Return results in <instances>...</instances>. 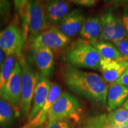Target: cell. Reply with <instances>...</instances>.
<instances>
[{"mask_svg":"<svg viewBox=\"0 0 128 128\" xmlns=\"http://www.w3.org/2000/svg\"><path fill=\"white\" fill-rule=\"evenodd\" d=\"M33 58L37 67L43 76L49 78L54 70V56L52 49L46 48H33Z\"/></svg>","mask_w":128,"mask_h":128,"instance_id":"5bb4252c","label":"cell"},{"mask_svg":"<svg viewBox=\"0 0 128 128\" xmlns=\"http://www.w3.org/2000/svg\"><path fill=\"white\" fill-rule=\"evenodd\" d=\"M22 70L17 60L10 77L5 84L0 95L12 104L17 116H20L21 94H22Z\"/></svg>","mask_w":128,"mask_h":128,"instance_id":"ba28073f","label":"cell"},{"mask_svg":"<svg viewBox=\"0 0 128 128\" xmlns=\"http://www.w3.org/2000/svg\"><path fill=\"white\" fill-rule=\"evenodd\" d=\"M113 44L119 51L122 59L128 61V37L119 41L114 42Z\"/></svg>","mask_w":128,"mask_h":128,"instance_id":"44dd1931","label":"cell"},{"mask_svg":"<svg viewBox=\"0 0 128 128\" xmlns=\"http://www.w3.org/2000/svg\"><path fill=\"white\" fill-rule=\"evenodd\" d=\"M123 108H124L127 110H128V98L126 100L125 102H124V104H123Z\"/></svg>","mask_w":128,"mask_h":128,"instance_id":"83f0119b","label":"cell"},{"mask_svg":"<svg viewBox=\"0 0 128 128\" xmlns=\"http://www.w3.org/2000/svg\"><path fill=\"white\" fill-rule=\"evenodd\" d=\"M123 24L128 36V4L124 5L123 7L122 13L121 15Z\"/></svg>","mask_w":128,"mask_h":128,"instance_id":"cb8c5ba5","label":"cell"},{"mask_svg":"<svg viewBox=\"0 0 128 128\" xmlns=\"http://www.w3.org/2000/svg\"><path fill=\"white\" fill-rule=\"evenodd\" d=\"M87 17L84 11L77 8L73 10L59 23L58 28L68 38L74 37L80 32Z\"/></svg>","mask_w":128,"mask_h":128,"instance_id":"30bf717a","label":"cell"},{"mask_svg":"<svg viewBox=\"0 0 128 128\" xmlns=\"http://www.w3.org/2000/svg\"><path fill=\"white\" fill-rule=\"evenodd\" d=\"M115 82L128 88V68Z\"/></svg>","mask_w":128,"mask_h":128,"instance_id":"484cf974","label":"cell"},{"mask_svg":"<svg viewBox=\"0 0 128 128\" xmlns=\"http://www.w3.org/2000/svg\"><path fill=\"white\" fill-rule=\"evenodd\" d=\"M92 44L98 53L101 60H123L119 51L113 43L98 41Z\"/></svg>","mask_w":128,"mask_h":128,"instance_id":"d6986e66","label":"cell"},{"mask_svg":"<svg viewBox=\"0 0 128 128\" xmlns=\"http://www.w3.org/2000/svg\"><path fill=\"white\" fill-rule=\"evenodd\" d=\"M71 1L53 0L45 2L46 16L50 26L60 23L69 13L71 7Z\"/></svg>","mask_w":128,"mask_h":128,"instance_id":"9a60e30c","label":"cell"},{"mask_svg":"<svg viewBox=\"0 0 128 128\" xmlns=\"http://www.w3.org/2000/svg\"><path fill=\"white\" fill-rule=\"evenodd\" d=\"M92 128L91 127H89V126H87V127H86V128Z\"/></svg>","mask_w":128,"mask_h":128,"instance_id":"f1b7e54d","label":"cell"},{"mask_svg":"<svg viewBox=\"0 0 128 128\" xmlns=\"http://www.w3.org/2000/svg\"><path fill=\"white\" fill-rule=\"evenodd\" d=\"M128 97V88L116 82L112 83L108 87L107 96L106 108L111 112L124 104Z\"/></svg>","mask_w":128,"mask_h":128,"instance_id":"2e32d148","label":"cell"},{"mask_svg":"<svg viewBox=\"0 0 128 128\" xmlns=\"http://www.w3.org/2000/svg\"><path fill=\"white\" fill-rule=\"evenodd\" d=\"M70 42V38L62 33L58 28L52 27L38 35L30 41L32 48H46L58 49L65 47Z\"/></svg>","mask_w":128,"mask_h":128,"instance_id":"9c48e42d","label":"cell"},{"mask_svg":"<svg viewBox=\"0 0 128 128\" xmlns=\"http://www.w3.org/2000/svg\"><path fill=\"white\" fill-rule=\"evenodd\" d=\"M51 84L48 78H46L41 74H39L32 100L28 121L32 120L42 108L47 100Z\"/></svg>","mask_w":128,"mask_h":128,"instance_id":"8fae6325","label":"cell"},{"mask_svg":"<svg viewBox=\"0 0 128 128\" xmlns=\"http://www.w3.org/2000/svg\"><path fill=\"white\" fill-rule=\"evenodd\" d=\"M61 76L64 84L73 93L100 107L106 106L108 86L98 74L66 65L62 68Z\"/></svg>","mask_w":128,"mask_h":128,"instance_id":"6da1fadb","label":"cell"},{"mask_svg":"<svg viewBox=\"0 0 128 128\" xmlns=\"http://www.w3.org/2000/svg\"><path fill=\"white\" fill-rule=\"evenodd\" d=\"M18 60L22 70L20 116L22 119H26L29 117L39 74L34 71L27 59L23 56Z\"/></svg>","mask_w":128,"mask_h":128,"instance_id":"3957f363","label":"cell"},{"mask_svg":"<svg viewBox=\"0 0 128 128\" xmlns=\"http://www.w3.org/2000/svg\"><path fill=\"white\" fill-rule=\"evenodd\" d=\"M63 59L67 65L76 68L99 70L101 58L91 43L82 39L73 43L64 53Z\"/></svg>","mask_w":128,"mask_h":128,"instance_id":"7a4b0ae2","label":"cell"},{"mask_svg":"<svg viewBox=\"0 0 128 128\" xmlns=\"http://www.w3.org/2000/svg\"><path fill=\"white\" fill-rule=\"evenodd\" d=\"M71 2L76 4V6L83 7H94L98 3V1L96 0H74L71 1Z\"/></svg>","mask_w":128,"mask_h":128,"instance_id":"603a6c76","label":"cell"},{"mask_svg":"<svg viewBox=\"0 0 128 128\" xmlns=\"http://www.w3.org/2000/svg\"><path fill=\"white\" fill-rule=\"evenodd\" d=\"M128 68V61L124 60H101L99 71L102 78L110 84L118 80Z\"/></svg>","mask_w":128,"mask_h":128,"instance_id":"7c38bea8","label":"cell"},{"mask_svg":"<svg viewBox=\"0 0 128 128\" xmlns=\"http://www.w3.org/2000/svg\"><path fill=\"white\" fill-rule=\"evenodd\" d=\"M80 33L81 39L91 44L98 42L102 33L100 17L92 16L87 18Z\"/></svg>","mask_w":128,"mask_h":128,"instance_id":"e0dca14e","label":"cell"},{"mask_svg":"<svg viewBox=\"0 0 128 128\" xmlns=\"http://www.w3.org/2000/svg\"><path fill=\"white\" fill-rule=\"evenodd\" d=\"M18 117L12 104L0 95V126L8 128Z\"/></svg>","mask_w":128,"mask_h":128,"instance_id":"ac0fdd59","label":"cell"},{"mask_svg":"<svg viewBox=\"0 0 128 128\" xmlns=\"http://www.w3.org/2000/svg\"><path fill=\"white\" fill-rule=\"evenodd\" d=\"M10 4L7 1L0 0V18L6 12H8L10 9Z\"/></svg>","mask_w":128,"mask_h":128,"instance_id":"d4e9b609","label":"cell"},{"mask_svg":"<svg viewBox=\"0 0 128 128\" xmlns=\"http://www.w3.org/2000/svg\"><path fill=\"white\" fill-rule=\"evenodd\" d=\"M71 122L68 119H66L49 122L46 126H42V128H71Z\"/></svg>","mask_w":128,"mask_h":128,"instance_id":"7402d4cb","label":"cell"},{"mask_svg":"<svg viewBox=\"0 0 128 128\" xmlns=\"http://www.w3.org/2000/svg\"><path fill=\"white\" fill-rule=\"evenodd\" d=\"M15 56H6L3 65L0 68V93L5 84L10 77L15 65Z\"/></svg>","mask_w":128,"mask_h":128,"instance_id":"ffe728a7","label":"cell"},{"mask_svg":"<svg viewBox=\"0 0 128 128\" xmlns=\"http://www.w3.org/2000/svg\"><path fill=\"white\" fill-rule=\"evenodd\" d=\"M26 39L23 31L15 23H11L0 31V48L6 56H14L20 58Z\"/></svg>","mask_w":128,"mask_h":128,"instance_id":"5b68a950","label":"cell"},{"mask_svg":"<svg viewBox=\"0 0 128 128\" xmlns=\"http://www.w3.org/2000/svg\"><path fill=\"white\" fill-rule=\"evenodd\" d=\"M61 93V88L58 84L55 82L51 85L49 96L42 108L32 120L28 121V124L22 128H38L41 127L48 119V113L52 105Z\"/></svg>","mask_w":128,"mask_h":128,"instance_id":"4fadbf2b","label":"cell"},{"mask_svg":"<svg viewBox=\"0 0 128 128\" xmlns=\"http://www.w3.org/2000/svg\"><path fill=\"white\" fill-rule=\"evenodd\" d=\"M81 107L80 101L75 96L63 92L49 110L48 119L49 122L66 120L76 115Z\"/></svg>","mask_w":128,"mask_h":128,"instance_id":"8992f818","label":"cell"},{"mask_svg":"<svg viewBox=\"0 0 128 128\" xmlns=\"http://www.w3.org/2000/svg\"><path fill=\"white\" fill-rule=\"evenodd\" d=\"M49 26L45 2L38 0L29 1L28 28L30 41L47 30Z\"/></svg>","mask_w":128,"mask_h":128,"instance_id":"52a82bcc","label":"cell"},{"mask_svg":"<svg viewBox=\"0 0 128 128\" xmlns=\"http://www.w3.org/2000/svg\"><path fill=\"white\" fill-rule=\"evenodd\" d=\"M5 60H6L5 59V54L2 49H1V48H0V68H1L3 64H4Z\"/></svg>","mask_w":128,"mask_h":128,"instance_id":"4316f807","label":"cell"},{"mask_svg":"<svg viewBox=\"0 0 128 128\" xmlns=\"http://www.w3.org/2000/svg\"><path fill=\"white\" fill-rule=\"evenodd\" d=\"M102 33L98 41H119L128 37L123 24L121 16L113 8H108L100 16Z\"/></svg>","mask_w":128,"mask_h":128,"instance_id":"277c9868","label":"cell"},{"mask_svg":"<svg viewBox=\"0 0 128 128\" xmlns=\"http://www.w3.org/2000/svg\"><path fill=\"white\" fill-rule=\"evenodd\" d=\"M42 128V127H39V128Z\"/></svg>","mask_w":128,"mask_h":128,"instance_id":"f546056e","label":"cell"}]
</instances>
